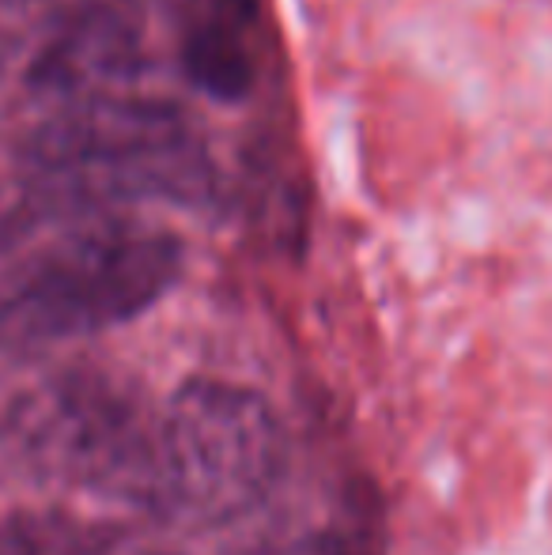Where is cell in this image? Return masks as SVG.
<instances>
[{"instance_id":"5b68a950","label":"cell","mask_w":552,"mask_h":555,"mask_svg":"<svg viewBox=\"0 0 552 555\" xmlns=\"http://www.w3.org/2000/svg\"><path fill=\"white\" fill-rule=\"evenodd\" d=\"M140 57L137 23L111 4H91L61 23L57 35L42 46L30 65V83L68 103L114 95L118 83L137 76Z\"/></svg>"},{"instance_id":"8992f818","label":"cell","mask_w":552,"mask_h":555,"mask_svg":"<svg viewBox=\"0 0 552 555\" xmlns=\"http://www.w3.org/2000/svg\"><path fill=\"white\" fill-rule=\"evenodd\" d=\"M261 0H197L182 35V68L197 91L239 103L258 80Z\"/></svg>"},{"instance_id":"277c9868","label":"cell","mask_w":552,"mask_h":555,"mask_svg":"<svg viewBox=\"0 0 552 555\" xmlns=\"http://www.w3.org/2000/svg\"><path fill=\"white\" fill-rule=\"evenodd\" d=\"M185 137L193 132L175 103L114 91L76 99L38 125L27 140V163L35 175H103Z\"/></svg>"},{"instance_id":"9c48e42d","label":"cell","mask_w":552,"mask_h":555,"mask_svg":"<svg viewBox=\"0 0 552 555\" xmlns=\"http://www.w3.org/2000/svg\"><path fill=\"white\" fill-rule=\"evenodd\" d=\"M254 555H269V552H254Z\"/></svg>"},{"instance_id":"ba28073f","label":"cell","mask_w":552,"mask_h":555,"mask_svg":"<svg viewBox=\"0 0 552 555\" xmlns=\"http://www.w3.org/2000/svg\"><path fill=\"white\" fill-rule=\"evenodd\" d=\"M0 4H27V0H0Z\"/></svg>"},{"instance_id":"52a82bcc","label":"cell","mask_w":552,"mask_h":555,"mask_svg":"<svg viewBox=\"0 0 552 555\" xmlns=\"http://www.w3.org/2000/svg\"><path fill=\"white\" fill-rule=\"evenodd\" d=\"M121 533L53 511L0 514V555H114Z\"/></svg>"},{"instance_id":"3957f363","label":"cell","mask_w":552,"mask_h":555,"mask_svg":"<svg viewBox=\"0 0 552 555\" xmlns=\"http://www.w3.org/2000/svg\"><path fill=\"white\" fill-rule=\"evenodd\" d=\"M292 442L266 393L228 378H185L155 412V514L231 526L284 483Z\"/></svg>"},{"instance_id":"7a4b0ae2","label":"cell","mask_w":552,"mask_h":555,"mask_svg":"<svg viewBox=\"0 0 552 555\" xmlns=\"http://www.w3.org/2000/svg\"><path fill=\"white\" fill-rule=\"evenodd\" d=\"M182 276L167 231L99 223L0 272V356H30L137 322Z\"/></svg>"},{"instance_id":"6da1fadb","label":"cell","mask_w":552,"mask_h":555,"mask_svg":"<svg viewBox=\"0 0 552 555\" xmlns=\"http://www.w3.org/2000/svg\"><path fill=\"white\" fill-rule=\"evenodd\" d=\"M0 473L155 514V412L103 371H57L0 409Z\"/></svg>"}]
</instances>
